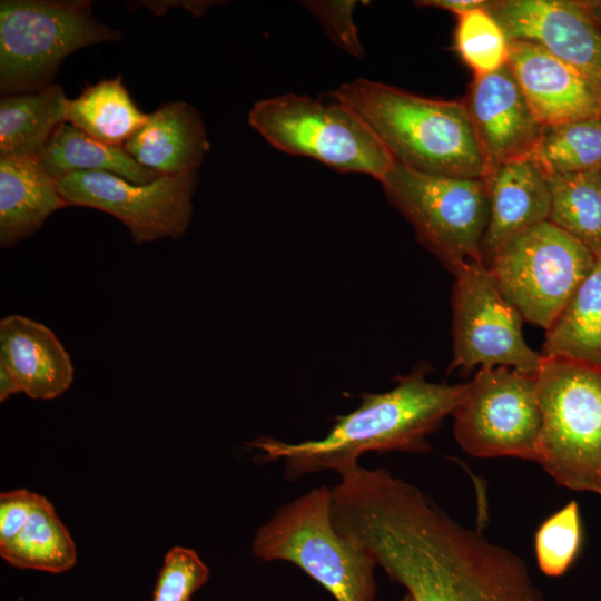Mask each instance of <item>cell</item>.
Here are the masks:
<instances>
[{
    "mask_svg": "<svg viewBox=\"0 0 601 601\" xmlns=\"http://www.w3.org/2000/svg\"><path fill=\"white\" fill-rule=\"evenodd\" d=\"M346 531L414 601H549L518 555L406 481L372 494Z\"/></svg>",
    "mask_w": 601,
    "mask_h": 601,
    "instance_id": "cell-1",
    "label": "cell"
},
{
    "mask_svg": "<svg viewBox=\"0 0 601 601\" xmlns=\"http://www.w3.org/2000/svg\"><path fill=\"white\" fill-rule=\"evenodd\" d=\"M427 372L426 365H420L398 376L392 390L363 394L361 404L337 416L322 439L287 443L259 436L248 445L260 451L262 462L284 461L289 477L321 471L341 476L367 452L427 453V436L453 414L466 390V383L431 382Z\"/></svg>",
    "mask_w": 601,
    "mask_h": 601,
    "instance_id": "cell-2",
    "label": "cell"
},
{
    "mask_svg": "<svg viewBox=\"0 0 601 601\" xmlns=\"http://www.w3.org/2000/svg\"><path fill=\"white\" fill-rule=\"evenodd\" d=\"M329 97L353 110L395 161L427 175L486 177L464 101L426 98L367 79L345 82Z\"/></svg>",
    "mask_w": 601,
    "mask_h": 601,
    "instance_id": "cell-3",
    "label": "cell"
},
{
    "mask_svg": "<svg viewBox=\"0 0 601 601\" xmlns=\"http://www.w3.org/2000/svg\"><path fill=\"white\" fill-rule=\"evenodd\" d=\"M253 553L287 561L326 589L336 601H373V555L332 520V489L319 486L280 506L255 533Z\"/></svg>",
    "mask_w": 601,
    "mask_h": 601,
    "instance_id": "cell-4",
    "label": "cell"
},
{
    "mask_svg": "<svg viewBox=\"0 0 601 601\" xmlns=\"http://www.w3.org/2000/svg\"><path fill=\"white\" fill-rule=\"evenodd\" d=\"M535 462L559 485L601 495V368L543 358Z\"/></svg>",
    "mask_w": 601,
    "mask_h": 601,
    "instance_id": "cell-5",
    "label": "cell"
},
{
    "mask_svg": "<svg viewBox=\"0 0 601 601\" xmlns=\"http://www.w3.org/2000/svg\"><path fill=\"white\" fill-rule=\"evenodd\" d=\"M120 39L95 18L89 0H1V95L39 91L70 53Z\"/></svg>",
    "mask_w": 601,
    "mask_h": 601,
    "instance_id": "cell-6",
    "label": "cell"
},
{
    "mask_svg": "<svg viewBox=\"0 0 601 601\" xmlns=\"http://www.w3.org/2000/svg\"><path fill=\"white\" fill-rule=\"evenodd\" d=\"M249 125L273 147L343 173L378 181L395 160L371 128L347 106L286 93L257 101Z\"/></svg>",
    "mask_w": 601,
    "mask_h": 601,
    "instance_id": "cell-7",
    "label": "cell"
},
{
    "mask_svg": "<svg viewBox=\"0 0 601 601\" xmlns=\"http://www.w3.org/2000/svg\"><path fill=\"white\" fill-rule=\"evenodd\" d=\"M380 183L417 240L453 276L470 264L483 263L489 217L484 178L427 175L395 161Z\"/></svg>",
    "mask_w": 601,
    "mask_h": 601,
    "instance_id": "cell-8",
    "label": "cell"
},
{
    "mask_svg": "<svg viewBox=\"0 0 601 601\" xmlns=\"http://www.w3.org/2000/svg\"><path fill=\"white\" fill-rule=\"evenodd\" d=\"M594 259L581 242L545 220L509 240L487 267L523 319L546 331Z\"/></svg>",
    "mask_w": 601,
    "mask_h": 601,
    "instance_id": "cell-9",
    "label": "cell"
},
{
    "mask_svg": "<svg viewBox=\"0 0 601 601\" xmlns=\"http://www.w3.org/2000/svg\"><path fill=\"white\" fill-rule=\"evenodd\" d=\"M452 415L454 437L469 455L535 461L541 431L536 374L481 367Z\"/></svg>",
    "mask_w": 601,
    "mask_h": 601,
    "instance_id": "cell-10",
    "label": "cell"
},
{
    "mask_svg": "<svg viewBox=\"0 0 601 601\" xmlns=\"http://www.w3.org/2000/svg\"><path fill=\"white\" fill-rule=\"evenodd\" d=\"M454 278L453 357L447 371L503 366L536 374L543 357L526 344L523 317L503 296L489 267L473 263Z\"/></svg>",
    "mask_w": 601,
    "mask_h": 601,
    "instance_id": "cell-11",
    "label": "cell"
},
{
    "mask_svg": "<svg viewBox=\"0 0 601 601\" xmlns=\"http://www.w3.org/2000/svg\"><path fill=\"white\" fill-rule=\"evenodd\" d=\"M57 183L68 206L116 217L138 245L178 239L191 220L196 174L162 175L148 184H135L107 171H72Z\"/></svg>",
    "mask_w": 601,
    "mask_h": 601,
    "instance_id": "cell-12",
    "label": "cell"
},
{
    "mask_svg": "<svg viewBox=\"0 0 601 601\" xmlns=\"http://www.w3.org/2000/svg\"><path fill=\"white\" fill-rule=\"evenodd\" d=\"M489 11L510 40L542 46L601 90V26L579 0H499Z\"/></svg>",
    "mask_w": 601,
    "mask_h": 601,
    "instance_id": "cell-13",
    "label": "cell"
},
{
    "mask_svg": "<svg viewBox=\"0 0 601 601\" xmlns=\"http://www.w3.org/2000/svg\"><path fill=\"white\" fill-rule=\"evenodd\" d=\"M486 165L529 158L544 126L529 106L509 66L474 77L463 100Z\"/></svg>",
    "mask_w": 601,
    "mask_h": 601,
    "instance_id": "cell-14",
    "label": "cell"
},
{
    "mask_svg": "<svg viewBox=\"0 0 601 601\" xmlns=\"http://www.w3.org/2000/svg\"><path fill=\"white\" fill-rule=\"evenodd\" d=\"M508 66L538 120L545 126L601 120V90L542 46L511 40Z\"/></svg>",
    "mask_w": 601,
    "mask_h": 601,
    "instance_id": "cell-15",
    "label": "cell"
},
{
    "mask_svg": "<svg viewBox=\"0 0 601 601\" xmlns=\"http://www.w3.org/2000/svg\"><path fill=\"white\" fill-rule=\"evenodd\" d=\"M0 555L11 566L61 573L77 561L75 542L42 495L26 489L0 494Z\"/></svg>",
    "mask_w": 601,
    "mask_h": 601,
    "instance_id": "cell-16",
    "label": "cell"
},
{
    "mask_svg": "<svg viewBox=\"0 0 601 601\" xmlns=\"http://www.w3.org/2000/svg\"><path fill=\"white\" fill-rule=\"evenodd\" d=\"M484 179L489 217L481 256L487 266L509 240L548 220L550 195L544 174L529 158L505 162Z\"/></svg>",
    "mask_w": 601,
    "mask_h": 601,
    "instance_id": "cell-17",
    "label": "cell"
},
{
    "mask_svg": "<svg viewBox=\"0 0 601 601\" xmlns=\"http://www.w3.org/2000/svg\"><path fill=\"white\" fill-rule=\"evenodd\" d=\"M0 364L19 391L33 400L56 398L73 380L70 356L56 334L21 315H9L0 322Z\"/></svg>",
    "mask_w": 601,
    "mask_h": 601,
    "instance_id": "cell-18",
    "label": "cell"
},
{
    "mask_svg": "<svg viewBox=\"0 0 601 601\" xmlns=\"http://www.w3.org/2000/svg\"><path fill=\"white\" fill-rule=\"evenodd\" d=\"M122 147L142 167L175 176L196 174L210 144L197 109L169 101L148 114Z\"/></svg>",
    "mask_w": 601,
    "mask_h": 601,
    "instance_id": "cell-19",
    "label": "cell"
},
{
    "mask_svg": "<svg viewBox=\"0 0 601 601\" xmlns=\"http://www.w3.org/2000/svg\"><path fill=\"white\" fill-rule=\"evenodd\" d=\"M57 179L38 158L0 156V246L32 236L56 210L67 207Z\"/></svg>",
    "mask_w": 601,
    "mask_h": 601,
    "instance_id": "cell-20",
    "label": "cell"
},
{
    "mask_svg": "<svg viewBox=\"0 0 601 601\" xmlns=\"http://www.w3.org/2000/svg\"><path fill=\"white\" fill-rule=\"evenodd\" d=\"M541 355L546 359L601 368V252L561 314L545 331Z\"/></svg>",
    "mask_w": 601,
    "mask_h": 601,
    "instance_id": "cell-21",
    "label": "cell"
},
{
    "mask_svg": "<svg viewBox=\"0 0 601 601\" xmlns=\"http://www.w3.org/2000/svg\"><path fill=\"white\" fill-rule=\"evenodd\" d=\"M68 98L59 85L0 100V156L38 158L66 122Z\"/></svg>",
    "mask_w": 601,
    "mask_h": 601,
    "instance_id": "cell-22",
    "label": "cell"
},
{
    "mask_svg": "<svg viewBox=\"0 0 601 601\" xmlns=\"http://www.w3.org/2000/svg\"><path fill=\"white\" fill-rule=\"evenodd\" d=\"M38 161L56 179L72 171H107L135 184H148L162 176L142 167L124 147L101 142L68 122L55 130Z\"/></svg>",
    "mask_w": 601,
    "mask_h": 601,
    "instance_id": "cell-23",
    "label": "cell"
},
{
    "mask_svg": "<svg viewBox=\"0 0 601 601\" xmlns=\"http://www.w3.org/2000/svg\"><path fill=\"white\" fill-rule=\"evenodd\" d=\"M147 117L131 99L121 75L87 86L78 97L68 99L66 109V122L101 142L120 147Z\"/></svg>",
    "mask_w": 601,
    "mask_h": 601,
    "instance_id": "cell-24",
    "label": "cell"
},
{
    "mask_svg": "<svg viewBox=\"0 0 601 601\" xmlns=\"http://www.w3.org/2000/svg\"><path fill=\"white\" fill-rule=\"evenodd\" d=\"M544 176L550 195L548 220L599 254L601 169Z\"/></svg>",
    "mask_w": 601,
    "mask_h": 601,
    "instance_id": "cell-25",
    "label": "cell"
},
{
    "mask_svg": "<svg viewBox=\"0 0 601 601\" xmlns=\"http://www.w3.org/2000/svg\"><path fill=\"white\" fill-rule=\"evenodd\" d=\"M529 159L544 175L601 169V120L545 126Z\"/></svg>",
    "mask_w": 601,
    "mask_h": 601,
    "instance_id": "cell-26",
    "label": "cell"
},
{
    "mask_svg": "<svg viewBox=\"0 0 601 601\" xmlns=\"http://www.w3.org/2000/svg\"><path fill=\"white\" fill-rule=\"evenodd\" d=\"M511 40L489 8L457 16L455 50L474 77L492 73L508 65Z\"/></svg>",
    "mask_w": 601,
    "mask_h": 601,
    "instance_id": "cell-27",
    "label": "cell"
},
{
    "mask_svg": "<svg viewBox=\"0 0 601 601\" xmlns=\"http://www.w3.org/2000/svg\"><path fill=\"white\" fill-rule=\"evenodd\" d=\"M578 504L572 501L548 518L534 538L536 562L548 577H560L575 560L581 545Z\"/></svg>",
    "mask_w": 601,
    "mask_h": 601,
    "instance_id": "cell-28",
    "label": "cell"
},
{
    "mask_svg": "<svg viewBox=\"0 0 601 601\" xmlns=\"http://www.w3.org/2000/svg\"><path fill=\"white\" fill-rule=\"evenodd\" d=\"M208 578V566L194 550L175 546L164 558L152 601H189Z\"/></svg>",
    "mask_w": 601,
    "mask_h": 601,
    "instance_id": "cell-29",
    "label": "cell"
},
{
    "mask_svg": "<svg viewBox=\"0 0 601 601\" xmlns=\"http://www.w3.org/2000/svg\"><path fill=\"white\" fill-rule=\"evenodd\" d=\"M355 3V1H308L306 7L338 46L359 58L363 48L353 21Z\"/></svg>",
    "mask_w": 601,
    "mask_h": 601,
    "instance_id": "cell-30",
    "label": "cell"
},
{
    "mask_svg": "<svg viewBox=\"0 0 601 601\" xmlns=\"http://www.w3.org/2000/svg\"><path fill=\"white\" fill-rule=\"evenodd\" d=\"M213 3L217 1H136L129 4L131 11L147 8L155 14H162L170 7H181L190 11L194 16H201Z\"/></svg>",
    "mask_w": 601,
    "mask_h": 601,
    "instance_id": "cell-31",
    "label": "cell"
},
{
    "mask_svg": "<svg viewBox=\"0 0 601 601\" xmlns=\"http://www.w3.org/2000/svg\"><path fill=\"white\" fill-rule=\"evenodd\" d=\"M491 2L486 0H425L418 1L417 4L447 10L457 17L469 11L489 8Z\"/></svg>",
    "mask_w": 601,
    "mask_h": 601,
    "instance_id": "cell-32",
    "label": "cell"
},
{
    "mask_svg": "<svg viewBox=\"0 0 601 601\" xmlns=\"http://www.w3.org/2000/svg\"><path fill=\"white\" fill-rule=\"evenodd\" d=\"M19 392V387L12 375L0 364V402L8 400V397Z\"/></svg>",
    "mask_w": 601,
    "mask_h": 601,
    "instance_id": "cell-33",
    "label": "cell"
},
{
    "mask_svg": "<svg viewBox=\"0 0 601 601\" xmlns=\"http://www.w3.org/2000/svg\"><path fill=\"white\" fill-rule=\"evenodd\" d=\"M585 12L601 26V0H579Z\"/></svg>",
    "mask_w": 601,
    "mask_h": 601,
    "instance_id": "cell-34",
    "label": "cell"
},
{
    "mask_svg": "<svg viewBox=\"0 0 601 601\" xmlns=\"http://www.w3.org/2000/svg\"><path fill=\"white\" fill-rule=\"evenodd\" d=\"M400 601H414V600L412 599L410 594L405 593Z\"/></svg>",
    "mask_w": 601,
    "mask_h": 601,
    "instance_id": "cell-35",
    "label": "cell"
}]
</instances>
